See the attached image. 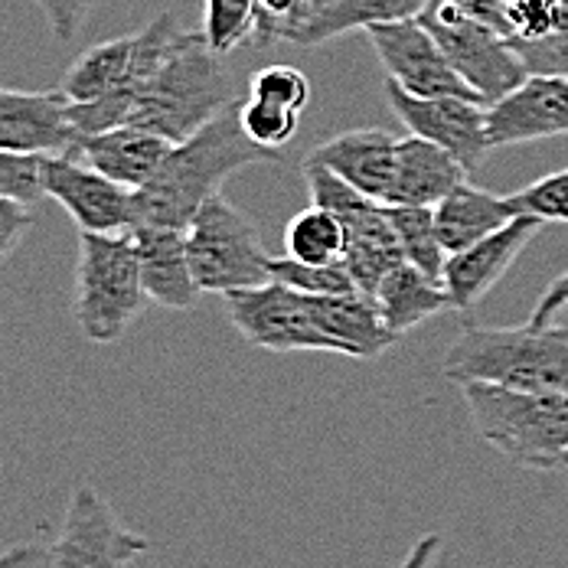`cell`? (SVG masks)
<instances>
[{
	"instance_id": "cell-21",
	"label": "cell",
	"mask_w": 568,
	"mask_h": 568,
	"mask_svg": "<svg viewBox=\"0 0 568 568\" xmlns=\"http://www.w3.org/2000/svg\"><path fill=\"white\" fill-rule=\"evenodd\" d=\"M470 171L457 161L452 151L425 141L418 134L398 138L396 183L389 206H438L452 190H457Z\"/></svg>"
},
{
	"instance_id": "cell-9",
	"label": "cell",
	"mask_w": 568,
	"mask_h": 568,
	"mask_svg": "<svg viewBox=\"0 0 568 568\" xmlns=\"http://www.w3.org/2000/svg\"><path fill=\"white\" fill-rule=\"evenodd\" d=\"M148 552L151 539L124 526L92 484H79L50 546V568H131Z\"/></svg>"
},
{
	"instance_id": "cell-12",
	"label": "cell",
	"mask_w": 568,
	"mask_h": 568,
	"mask_svg": "<svg viewBox=\"0 0 568 568\" xmlns=\"http://www.w3.org/2000/svg\"><path fill=\"white\" fill-rule=\"evenodd\" d=\"M373 53L379 57L386 79L402 85L412 95H460L477 99L474 89L455 72L438 40L415 20L376 23L366 30ZM480 102V99H477Z\"/></svg>"
},
{
	"instance_id": "cell-41",
	"label": "cell",
	"mask_w": 568,
	"mask_h": 568,
	"mask_svg": "<svg viewBox=\"0 0 568 568\" xmlns=\"http://www.w3.org/2000/svg\"><path fill=\"white\" fill-rule=\"evenodd\" d=\"M327 3H334V0H304V20H311L314 13H321ZM304 20H301V23H304Z\"/></svg>"
},
{
	"instance_id": "cell-33",
	"label": "cell",
	"mask_w": 568,
	"mask_h": 568,
	"mask_svg": "<svg viewBox=\"0 0 568 568\" xmlns=\"http://www.w3.org/2000/svg\"><path fill=\"white\" fill-rule=\"evenodd\" d=\"M510 200L519 216H536L542 223H568V171L549 173L513 193Z\"/></svg>"
},
{
	"instance_id": "cell-13",
	"label": "cell",
	"mask_w": 568,
	"mask_h": 568,
	"mask_svg": "<svg viewBox=\"0 0 568 568\" xmlns=\"http://www.w3.org/2000/svg\"><path fill=\"white\" fill-rule=\"evenodd\" d=\"M43 193L72 216L79 232H128L134 226V190L72 154L43 158Z\"/></svg>"
},
{
	"instance_id": "cell-4",
	"label": "cell",
	"mask_w": 568,
	"mask_h": 568,
	"mask_svg": "<svg viewBox=\"0 0 568 568\" xmlns=\"http://www.w3.org/2000/svg\"><path fill=\"white\" fill-rule=\"evenodd\" d=\"M477 435L519 467L556 470L568 452V393H523L494 383L460 386Z\"/></svg>"
},
{
	"instance_id": "cell-42",
	"label": "cell",
	"mask_w": 568,
	"mask_h": 568,
	"mask_svg": "<svg viewBox=\"0 0 568 568\" xmlns=\"http://www.w3.org/2000/svg\"><path fill=\"white\" fill-rule=\"evenodd\" d=\"M559 470H568V452H566V457H562V464H559Z\"/></svg>"
},
{
	"instance_id": "cell-6",
	"label": "cell",
	"mask_w": 568,
	"mask_h": 568,
	"mask_svg": "<svg viewBox=\"0 0 568 568\" xmlns=\"http://www.w3.org/2000/svg\"><path fill=\"white\" fill-rule=\"evenodd\" d=\"M190 268L203 294L226 297L232 291L258 287L268 278V252L255 223L232 206L223 193L206 200L186 226Z\"/></svg>"
},
{
	"instance_id": "cell-26",
	"label": "cell",
	"mask_w": 568,
	"mask_h": 568,
	"mask_svg": "<svg viewBox=\"0 0 568 568\" xmlns=\"http://www.w3.org/2000/svg\"><path fill=\"white\" fill-rule=\"evenodd\" d=\"M346 248V232L343 223L324 206L301 210L287 220L284 226V255L307 262V265H334L343 262Z\"/></svg>"
},
{
	"instance_id": "cell-28",
	"label": "cell",
	"mask_w": 568,
	"mask_h": 568,
	"mask_svg": "<svg viewBox=\"0 0 568 568\" xmlns=\"http://www.w3.org/2000/svg\"><path fill=\"white\" fill-rule=\"evenodd\" d=\"M268 278L284 287H294L301 294H356L359 291L343 262L307 265L291 255H268Z\"/></svg>"
},
{
	"instance_id": "cell-2",
	"label": "cell",
	"mask_w": 568,
	"mask_h": 568,
	"mask_svg": "<svg viewBox=\"0 0 568 568\" xmlns=\"http://www.w3.org/2000/svg\"><path fill=\"white\" fill-rule=\"evenodd\" d=\"M220 59L203 30H183L171 57L141 89L131 95H102L99 112L112 128L138 124L180 144L235 102L232 79Z\"/></svg>"
},
{
	"instance_id": "cell-11",
	"label": "cell",
	"mask_w": 568,
	"mask_h": 568,
	"mask_svg": "<svg viewBox=\"0 0 568 568\" xmlns=\"http://www.w3.org/2000/svg\"><path fill=\"white\" fill-rule=\"evenodd\" d=\"M386 99L396 118L408 128V134H418L425 141H435L438 148L452 151L457 161L474 173L490 148L487 138V105L477 99L460 95H412L402 85L386 79Z\"/></svg>"
},
{
	"instance_id": "cell-25",
	"label": "cell",
	"mask_w": 568,
	"mask_h": 568,
	"mask_svg": "<svg viewBox=\"0 0 568 568\" xmlns=\"http://www.w3.org/2000/svg\"><path fill=\"white\" fill-rule=\"evenodd\" d=\"M134 50H138V33L95 43L92 50L72 59V65L65 69L59 82V92L72 105H82V102H95L109 92L124 89L134 72Z\"/></svg>"
},
{
	"instance_id": "cell-10",
	"label": "cell",
	"mask_w": 568,
	"mask_h": 568,
	"mask_svg": "<svg viewBox=\"0 0 568 568\" xmlns=\"http://www.w3.org/2000/svg\"><path fill=\"white\" fill-rule=\"evenodd\" d=\"M226 314L242 341L272 353H334L331 341L321 334L307 294L284 287L278 282H265L258 287L226 294Z\"/></svg>"
},
{
	"instance_id": "cell-7",
	"label": "cell",
	"mask_w": 568,
	"mask_h": 568,
	"mask_svg": "<svg viewBox=\"0 0 568 568\" xmlns=\"http://www.w3.org/2000/svg\"><path fill=\"white\" fill-rule=\"evenodd\" d=\"M301 173L311 190V203L331 210L343 223V232H346L343 265L353 275L359 294L373 297L383 278L396 268L398 262H405L396 229L389 220V206L363 196L359 190H353L346 180L327 171L324 164L304 161Z\"/></svg>"
},
{
	"instance_id": "cell-20",
	"label": "cell",
	"mask_w": 568,
	"mask_h": 568,
	"mask_svg": "<svg viewBox=\"0 0 568 568\" xmlns=\"http://www.w3.org/2000/svg\"><path fill=\"white\" fill-rule=\"evenodd\" d=\"M307 304L321 334L341 356L376 359L398 343V334L386 324L376 301L359 291L356 294H307Z\"/></svg>"
},
{
	"instance_id": "cell-18",
	"label": "cell",
	"mask_w": 568,
	"mask_h": 568,
	"mask_svg": "<svg viewBox=\"0 0 568 568\" xmlns=\"http://www.w3.org/2000/svg\"><path fill=\"white\" fill-rule=\"evenodd\" d=\"M171 148L173 141H168L164 134H154L138 124H121V128L99 131V134H79L65 154L92 164L99 173L112 176L114 183L138 193L154 173L161 171Z\"/></svg>"
},
{
	"instance_id": "cell-38",
	"label": "cell",
	"mask_w": 568,
	"mask_h": 568,
	"mask_svg": "<svg viewBox=\"0 0 568 568\" xmlns=\"http://www.w3.org/2000/svg\"><path fill=\"white\" fill-rule=\"evenodd\" d=\"M460 10H467L470 17L490 23L494 30H500L504 37H513V23H510V7L513 0H452Z\"/></svg>"
},
{
	"instance_id": "cell-23",
	"label": "cell",
	"mask_w": 568,
	"mask_h": 568,
	"mask_svg": "<svg viewBox=\"0 0 568 568\" xmlns=\"http://www.w3.org/2000/svg\"><path fill=\"white\" fill-rule=\"evenodd\" d=\"M373 301H376L379 314L386 317V324L396 331L398 337L415 331L418 324L445 314V311H455L445 282L425 275L422 268H415L408 262H398L396 268L383 278V284L373 294Z\"/></svg>"
},
{
	"instance_id": "cell-1",
	"label": "cell",
	"mask_w": 568,
	"mask_h": 568,
	"mask_svg": "<svg viewBox=\"0 0 568 568\" xmlns=\"http://www.w3.org/2000/svg\"><path fill=\"white\" fill-rule=\"evenodd\" d=\"M239 105L242 99L226 105L186 141L173 144L161 171L134 193V226L186 229L232 173L252 164H284L282 151H268L242 131Z\"/></svg>"
},
{
	"instance_id": "cell-36",
	"label": "cell",
	"mask_w": 568,
	"mask_h": 568,
	"mask_svg": "<svg viewBox=\"0 0 568 568\" xmlns=\"http://www.w3.org/2000/svg\"><path fill=\"white\" fill-rule=\"evenodd\" d=\"M33 3L43 10L53 37L72 40L85 27V20H89V13L95 10L99 0H33Z\"/></svg>"
},
{
	"instance_id": "cell-34",
	"label": "cell",
	"mask_w": 568,
	"mask_h": 568,
	"mask_svg": "<svg viewBox=\"0 0 568 568\" xmlns=\"http://www.w3.org/2000/svg\"><path fill=\"white\" fill-rule=\"evenodd\" d=\"M43 158L47 154H17L0 151V196L20 200V203H40L43 193Z\"/></svg>"
},
{
	"instance_id": "cell-22",
	"label": "cell",
	"mask_w": 568,
	"mask_h": 568,
	"mask_svg": "<svg viewBox=\"0 0 568 568\" xmlns=\"http://www.w3.org/2000/svg\"><path fill=\"white\" fill-rule=\"evenodd\" d=\"M516 216L519 213L513 210L510 196H497L490 190L470 186L467 180L435 206V226L448 255L477 245L480 239L494 235Z\"/></svg>"
},
{
	"instance_id": "cell-32",
	"label": "cell",
	"mask_w": 568,
	"mask_h": 568,
	"mask_svg": "<svg viewBox=\"0 0 568 568\" xmlns=\"http://www.w3.org/2000/svg\"><path fill=\"white\" fill-rule=\"evenodd\" d=\"M529 75H562L568 79V0L562 3L552 33L542 40H513Z\"/></svg>"
},
{
	"instance_id": "cell-27",
	"label": "cell",
	"mask_w": 568,
	"mask_h": 568,
	"mask_svg": "<svg viewBox=\"0 0 568 568\" xmlns=\"http://www.w3.org/2000/svg\"><path fill=\"white\" fill-rule=\"evenodd\" d=\"M389 220H393L398 245H402V258L442 282L448 252H445L438 226H435V210L432 206H389Z\"/></svg>"
},
{
	"instance_id": "cell-40",
	"label": "cell",
	"mask_w": 568,
	"mask_h": 568,
	"mask_svg": "<svg viewBox=\"0 0 568 568\" xmlns=\"http://www.w3.org/2000/svg\"><path fill=\"white\" fill-rule=\"evenodd\" d=\"M0 568H50V549L40 542L13 546L0 556Z\"/></svg>"
},
{
	"instance_id": "cell-29",
	"label": "cell",
	"mask_w": 568,
	"mask_h": 568,
	"mask_svg": "<svg viewBox=\"0 0 568 568\" xmlns=\"http://www.w3.org/2000/svg\"><path fill=\"white\" fill-rule=\"evenodd\" d=\"M252 30H255V0L203 3V37L220 57H229L242 43H252Z\"/></svg>"
},
{
	"instance_id": "cell-37",
	"label": "cell",
	"mask_w": 568,
	"mask_h": 568,
	"mask_svg": "<svg viewBox=\"0 0 568 568\" xmlns=\"http://www.w3.org/2000/svg\"><path fill=\"white\" fill-rule=\"evenodd\" d=\"M559 317H566L568 324V272L559 275L556 282L542 291V297L536 301V307H532V314H529L526 324H532V327H552V324H559Z\"/></svg>"
},
{
	"instance_id": "cell-8",
	"label": "cell",
	"mask_w": 568,
	"mask_h": 568,
	"mask_svg": "<svg viewBox=\"0 0 568 568\" xmlns=\"http://www.w3.org/2000/svg\"><path fill=\"white\" fill-rule=\"evenodd\" d=\"M418 23L438 40L457 75L474 89L484 105L500 102L529 79V69L516 53L510 37L470 17L452 0H432L418 13Z\"/></svg>"
},
{
	"instance_id": "cell-15",
	"label": "cell",
	"mask_w": 568,
	"mask_h": 568,
	"mask_svg": "<svg viewBox=\"0 0 568 568\" xmlns=\"http://www.w3.org/2000/svg\"><path fill=\"white\" fill-rule=\"evenodd\" d=\"M546 226L536 216H516L513 223L497 229L494 235L480 239L477 245L448 255L445 275L442 282L452 294L455 311H470L477 307L497 282L513 268V262L526 252V245L539 235V229Z\"/></svg>"
},
{
	"instance_id": "cell-17",
	"label": "cell",
	"mask_w": 568,
	"mask_h": 568,
	"mask_svg": "<svg viewBox=\"0 0 568 568\" xmlns=\"http://www.w3.org/2000/svg\"><path fill=\"white\" fill-rule=\"evenodd\" d=\"M307 161L324 164L353 190L376 203H389L393 183H396L398 138L383 128H356L343 131L337 138L324 141L307 154Z\"/></svg>"
},
{
	"instance_id": "cell-5",
	"label": "cell",
	"mask_w": 568,
	"mask_h": 568,
	"mask_svg": "<svg viewBox=\"0 0 568 568\" xmlns=\"http://www.w3.org/2000/svg\"><path fill=\"white\" fill-rule=\"evenodd\" d=\"M148 304L131 232H79L72 314L82 337L95 346L121 341Z\"/></svg>"
},
{
	"instance_id": "cell-39",
	"label": "cell",
	"mask_w": 568,
	"mask_h": 568,
	"mask_svg": "<svg viewBox=\"0 0 568 568\" xmlns=\"http://www.w3.org/2000/svg\"><path fill=\"white\" fill-rule=\"evenodd\" d=\"M442 549H445V536H442V532H425V536H418V539L412 542L408 556L402 559V566L398 568H435Z\"/></svg>"
},
{
	"instance_id": "cell-30",
	"label": "cell",
	"mask_w": 568,
	"mask_h": 568,
	"mask_svg": "<svg viewBox=\"0 0 568 568\" xmlns=\"http://www.w3.org/2000/svg\"><path fill=\"white\" fill-rule=\"evenodd\" d=\"M239 118H242V131L268 151L287 148L301 128V112H291V109L262 102V99H245L239 105Z\"/></svg>"
},
{
	"instance_id": "cell-19",
	"label": "cell",
	"mask_w": 568,
	"mask_h": 568,
	"mask_svg": "<svg viewBox=\"0 0 568 568\" xmlns=\"http://www.w3.org/2000/svg\"><path fill=\"white\" fill-rule=\"evenodd\" d=\"M141 278L154 304H164L171 311H190L196 297L203 294L190 268V252H186V229L171 226H138L128 229Z\"/></svg>"
},
{
	"instance_id": "cell-31",
	"label": "cell",
	"mask_w": 568,
	"mask_h": 568,
	"mask_svg": "<svg viewBox=\"0 0 568 568\" xmlns=\"http://www.w3.org/2000/svg\"><path fill=\"white\" fill-rule=\"evenodd\" d=\"M248 99H262L291 112H304L311 105V79L297 65H262L248 79Z\"/></svg>"
},
{
	"instance_id": "cell-16",
	"label": "cell",
	"mask_w": 568,
	"mask_h": 568,
	"mask_svg": "<svg viewBox=\"0 0 568 568\" xmlns=\"http://www.w3.org/2000/svg\"><path fill=\"white\" fill-rule=\"evenodd\" d=\"M79 131L69 121V99L53 92L0 89V151L65 154Z\"/></svg>"
},
{
	"instance_id": "cell-35",
	"label": "cell",
	"mask_w": 568,
	"mask_h": 568,
	"mask_svg": "<svg viewBox=\"0 0 568 568\" xmlns=\"http://www.w3.org/2000/svg\"><path fill=\"white\" fill-rule=\"evenodd\" d=\"M562 3L566 0H513L510 40H542L546 33H552Z\"/></svg>"
},
{
	"instance_id": "cell-24",
	"label": "cell",
	"mask_w": 568,
	"mask_h": 568,
	"mask_svg": "<svg viewBox=\"0 0 568 568\" xmlns=\"http://www.w3.org/2000/svg\"><path fill=\"white\" fill-rule=\"evenodd\" d=\"M432 0H334L311 20H304L287 43L294 47H321L349 30H369L376 23L415 20Z\"/></svg>"
},
{
	"instance_id": "cell-14",
	"label": "cell",
	"mask_w": 568,
	"mask_h": 568,
	"mask_svg": "<svg viewBox=\"0 0 568 568\" xmlns=\"http://www.w3.org/2000/svg\"><path fill=\"white\" fill-rule=\"evenodd\" d=\"M568 134V79L529 75L510 95L487 105L490 148H510Z\"/></svg>"
},
{
	"instance_id": "cell-3",
	"label": "cell",
	"mask_w": 568,
	"mask_h": 568,
	"mask_svg": "<svg viewBox=\"0 0 568 568\" xmlns=\"http://www.w3.org/2000/svg\"><path fill=\"white\" fill-rule=\"evenodd\" d=\"M445 376L523 393H568V324L480 327L467 324L448 353Z\"/></svg>"
}]
</instances>
